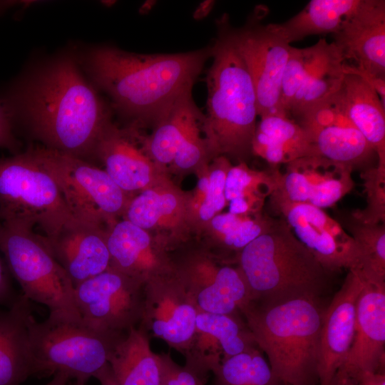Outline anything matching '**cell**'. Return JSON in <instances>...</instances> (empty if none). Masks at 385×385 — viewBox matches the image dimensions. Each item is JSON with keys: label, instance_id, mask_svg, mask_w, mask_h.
<instances>
[{"label": "cell", "instance_id": "obj_48", "mask_svg": "<svg viewBox=\"0 0 385 385\" xmlns=\"http://www.w3.org/2000/svg\"><path fill=\"white\" fill-rule=\"evenodd\" d=\"M151 1H148L147 4H145L142 8V10L145 9V12L149 11L153 6H149L148 5L150 4Z\"/></svg>", "mask_w": 385, "mask_h": 385}, {"label": "cell", "instance_id": "obj_18", "mask_svg": "<svg viewBox=\"0 0 385 385\" xmlns=\"http://www.w3.org/2000/svg\"><path fill=\"white\" fill-rule=\"evenodd\" d=\"M257 346L242 314L197 311L195 332L185 366L207 380L225 359Z\"/></svg>", "mask_w": 385, "mask_h": 385}, {"label": "cell", "instance_id": "obj_43", "mask_svg": "<svg viewBox=\"0 0 385 385\" xmlns=\"http://www.w3.org/2000/svg\"><path fill=\"white\" fill-rule=\"evenodd\" d=\"M214 1H204L200 4L198 7L195 9L193 14V18L195 19H201L205 17L210 11L212 10Z\"/></svg>", "mask_w": 385, "mask_h": 385}, {"label": "cell", "instance_id": "obj_46", "mask_svg": "<svg viewBox=\"0 0 385 385\" xmlns=\"http://www.w3.org/2000/svg\"><path fill=\"white\" fill-rule=\"evenodd\" d=\"M70 380L69 376L63 372H57L53 374V379L46 385H67Z\"/></svg>", "mask_w": 385, "mask_h": 385}, {"label": "cell", "instance_id": "obj_2", "mask_svg": "<svg viewBox=\"0 0 385 385\" xmlns=\"http://www.w3.org/2000/svg\"><path fill=\"white\" fill-rule=\"evenodd\" d=\"M211 47L171 54H140L111 46L91 49L84 65L95 83L133 126L155 125L192 86Z\"/></svg>", "mask_w": 385, "mask_h": 385}, {"label": "cell", "instance_id": "obj_4", "mask_svg": "<svg viewBox=\"0 0 385 385\" xmlns=\"http://www.w3.org/2000/svg\"><path fill=\"white\" fill-rule=\"evenodd\" d=\"M319 302L310 297L274 304L252 301L241 312L282 385H314L318 381L324 312Z\"/></svg>", "mask_w": 385, "mask_h": 385}, {"label": "cell", "instance_id": "obj_25", "mask_svg": "<svg viewBox=\"0 0 385 385\" xmlns=\"http://www.w3.org/2000/svg\"><path fill=\"white\" fill-rule=\"evenodd\" d=\"M342 107L351 122L385 163V106L376 91L359 76L345 73L337 91Z\"/></svg>", "mask_w": 385, "mask_h": 385}, {"label": "cell", "instance_id": "obj_23", "mask_svg": "<svg viewBox=\"0 0 385 385\" xmlns=\"http://www.w3.org/2000/svg\"><path fill=\"white\" fill-rule=\"evenodd\" d=\"M43 240L74 287L111 267L106 229L103 227L78 222L64 228L55 237Z\"/></svg>", "mask_w": 385, "mask_h": 385}, {"label": "cell", "instance_id": "obj_44", "mask_svg": "<svg viewBox=\"0 0 385 385\" xmlns=\"http://www.w3.org/2000/svg\"><path fill=\"white\" fill-rule=\"evenodd\" d=\"M0 123L13 124L11 113L4 101L0 100Z\"/></svg>", "mask_w": 385, "mask_h": 385}, {"label": "cell", "instance_id": "obj_6", "mask_svg": "<svg viewBox=\"0 0 385 385\" xmlns=\"http://www.w3.org/2000/svg\"><path fill=\"white\" fill-rule=\"evenodd\" d=\"M0 222L38 229L50 240L78 222L53 178L26 150L0 158Z\"/></svg>", "mask_w": 385, "mask_h": 385}, {"label": "cell", "instance_id": "obj_33", "mask_svg": "<svg viewBox=\"0 0 385 385\" xmlns=\"http://www.w3.org/2000/svg\"><path fill=\"white\" fill-rule=\"evenodd\" d=\"M258 346L230 356L212 371V385H282Z\"/></svg>", "mask_w": 385, "mask_h": 385}, {"label": "cell", "instance_id": "obj_5", "mask_svg": "<svg viewBox=\"0 0 385 385\" xmlns=\"http://www.w3.org/2000/svg\"><path fill=\"white\" fill-rule=\"evenodd\" d=\"M237 260L255 302L319 298L325 287L327 271L282 219L246 245Z\"/></svg>", "mask_w": 385, "mask_h": 385}, {"label": "cell", "instance_id": "obj_24", "mask_svg": "<svg viewBox=\"0 0 385 385\" xmlns=\"http://www.w3.org/2000/svg\"><path fill=\"white\" fill-rule=\"evenodd\" d=\"M31 302L19 294L7 310L0 309V385H20L35 375L29 321Z\"/></svg>", "mask_w": 385, "mask_h": 385}, {"label": "cell", "instance_id": "obj_20", "mask_svg": "<svg viewBox=\"0 0 385 385\" xmlns=\"http://www.w3.org/2000/svg\"><path fill=\"white\" fill-rule=\"evenodd\" d=\"M332 35L344 62L385 78V1L359 0Z\"/></svg>", "mask_w": 385, "mask_h": 385}, {"label": "cell", "instance_id": "obj_35", "mask_svg": "<svg viewBox=\"0 0 385 385\" xmlns=\"http://www.w3.org/2000/svg\"><path fill=\"white\" fill-rule=\"evenodd\" d=\"M324 38L314 45L299 48L291 47L280 86V108L288 116L293 100L308 76L323 61L332 48Z\"/></svg>", "mask_w": 385, "mask_h": 385}, {"label": "cell", "instance_id": "obj_41", "mask_svg": "<svg viewBox=\"0 0 385 385\" xmlns=\"http://www.w3.org/2000/svg\"><path fill=\"white\" fill-rule=\"evenodd\" d=\"M352 380L357 385H385V375L382 372L363 371Z\"/></svg>", "mask_w": 385, "mask_h": 385}, {"label": "cell", "instance_id": "obj_49", "mask_svg": "<svg viewBox=\"0 0 385 385\" xmlns=\"http://www.w3.org/2000/svg\"><path fill=\"white\" fill-rule=\"evenodd\" d=\"M86 382L81 380H75L72 385H85Z\"/></svg>", "mask_w": 385, "mask_h": 385}, {"label": "cell", "instance_id": "obj_40", "mask_svg": "<svg viewBox=\"0 0 385 385\" xmlns=\"http://www.w3.org/2000/svg\"><path fill=\"white\" fill-rule=\"evenodd\" d=\"M11 277L5 260L0 254V305L8 308L12 307L19 296L13 288Z\"/></svg>", "mask_w": 385, "mask_h": 385}, {"label": "cell", "instance_id": "obj_9", "mask_svg": "<svg viewBox=\"0 0 385 385\" xmlns=\"http://www.w3.org/2000/svg\"><path fill=\"white\" fill-rule=\"evenodd\" d=\"M26 150L53 178L76 220L106 229L123 215L130 197L105 170L40 145Z\"/></svg>", "mask_w": 385, "mask_h": 385}, {"label": "cell", "instance_id": "obj_45", "mask_svg": "<svg viewBox=\"0 0 385 385\" xmlns=\"http://www.w3.org/2000/svg\"><path fill=\"white\" fill-rule=\"evenodd\" d=\"M331 385H357L351 378L341 372H337Z\"/></svg>", "mask_w": 385, "mask_h": 385}, {"label": "cell", "instance_id": "obj_16", "mask_svg": "<svg viewBox=\"0 0 385 385\" xmlns=\"http://www.w3.org/2000/svg\"><path fill=\"white\" fill-rule=\"evenodd\" d=\"M363 272L364 283L356 301L353 342L337 371L351 379L363 371L380 372L384 361L385 279Z\"/></svg>", "mask_w": 385, "mask_h": 385}, {"label": "cell", "instance_id": "obj_17", "mask_svg": "<svg viewBox=\"0 0 385 385\" xmlns=\"http://www.w3.org/2000/svg\"><path fill=\"white\" fill-rule=\"evenodd\" d=\"M295 121L306 131L317 154L327 160L354 169L375 153L346 117L337 92Z\"/></svg>", "mask_w": 385, "mask_h": 385}, {"label": "cell", "instance_id": "obj_19", "mask_svg": "<svg viewBox=\"0 0 385 385\" xmlns=\"http://www.w3.org/2000/svg\"><path fill=\"white\" fill-rule=\"evenodd\" d=\"M364 283L361 269H352L324 310L319 337L318 381L331 385L353 342L356 305Z\"/></svg>", "mask_w": 385, "mask_h": 385}, {"label": "cell", "instance_id": "obj_13", "mask_svg": "<svg viewBox=\"0 0 385 385\" xmlns=\"http://www.w3.org/2000/svg\"><path fill=\"white\" fill-rule=\"evenodd\" d=\"M231 36L253 81L258 116L285 115L280 108V86L290 44L272 29L270 24L257 21L240 29H231Z\"/></svg>", "mask_w": 385, "mask_h": 385}, {"label": "cell", "instance_id": "obj_28", "mask_svg": "<svg viewBox=\"0 0 385 385\" xmlns=\"http://www.w3.org/2000/svg\"><path fill=\"white\" fill-rule=\"evenodd\" d=\"M150 339L135 327L115 344L108 364L118 385H160V356L152 351Z\"/></svg>", "mask_w": 385, "mask_h": 385}, {"label": "cell", "instance_id": "obj_30", "mask_svg": "<svg viewBox=\"0 0 385 385\" xmlns=\"http://www.w3.org/2000/svg\"><path fill=\"white\" fill-rule=\"evenodd\" d=\"M359 0H312L295 16L272 29L289 44L307 36L334 34Z\"/></svg>", "mask_w": 385, "mask_h": 385}, {"label": "cell", "instance_id": "obj_36", "mask_svg": "<svg viewBox=\"0 0 385 385\" xmlns=\"http://www.w3.org/2000/svg\"><path fill=\"white\" fill-rule=\"evenodd\" d=\"M348 227L361 254V269L385 279V224H364L351 217Z\"/></svg>", "mask_w": 385, "mask_h": 385}, {"label": "cell", "instance_id": "obj_22", "mask_svg": "<svg viewBox=\"0 0 385 385\" xmlns=\"http://www.w3.org/2000/svg\"><path fill=\"white\" fill-rule=\"evenodd\" d=\"M138 143L133 127L120 129L111 123L98 138L93 153L111 178L130 197L155 185L160 168Z\"/></svg>", "mask_w": 385, "mask_h": 385}, {"label": "cell", "instance_id": "obj_21", "mask_svg": "<svg viewBox=\"0 0 385 385\" xmlns=\"http://www.w3.org/2000/svg\"><path fill=\"white\" fill-rule=\"evenodd\" d=\"M111 267L143 284L173 271L166 244L126 220L106 228Z\"/></svg>", "mask_w": 385, "mask_h": 385}, {"label": "cell", "instance_id": "obj_29", "mask_svg": "<svg viewBox=\"0 0 385 385\" xmlns=\"http://www.w3.org/2000/svg\"><path fill=\"white\" fill-rule=\"evenodd\" d=\"M280 171L255 170L245 163L231 165L225 183V196L229 212L249 215L260 212L267 197L278 187Z\"/></svg>", "mask_w": 385, "mask_h": 385}, {"label": "cell", "instance_id": "obj_32", "mask_svg": "<svg viewBox=\"0 0 385 385\" xmlns=\"http://www.w3.org/2000/svg\"><path fill=\"white\" fill-rule=\"evenodd\" d=\"M332 44L326 58L308 76L293 100L288 117L294 120L335 94L342 86L344 61Z\"/></svg>", "mask_w": 385, "mask_h": 385}, {"label": "cell", "instance_id": "obj_15", "mask_svg": "<svg viewBox=\"0 0 385 385\" xmlns=\"http://www.w3.org/2000/svg\"><path fill=\"white\" fill-rule=\"evenodd\" d=\"M353 168L322 156H306L285 165L272 194L292 202L331 207L354 188Z\"/></svg>", "mask_w": 385, "mask_h": 385}, {"label": "cell", "instance_id": "obj_47", "mask_svg": "<svg viewBox=\"0 0 385 385\" xmlns=\"http://www.w3.org/2000/svg\"><path fill=\"white\" fill-rule=\"evenodd\" d=\"M14 4L15 1H0V11Z\"/></svg>", "mask_w": 385, "mask_h": 385}, {"label": "cell", "instance_id": "obj_10", "mask_svg": "<svg viewBox=\"0 0 385 385\" xmlns=\"http://www.w3.org/2000/svg\"><path fill=\"white\" fill-rule=\"evenodd\" d=\"M145 284L110 267L74 287L82 322L106 332L125 334L139 324Z\"/></svg>", "mask_w": 385, "mask_h": 385}, {"label": "cell", "instance_id": "obj_12", "mask_svg": "<svg viewBox=\"0 0 385 385\" xmlns=\"http://www.w3.org/2000/svg\"><path fill=\"white\" fill-rule=\"evenodd\" d=\"M270 200L294 235L327 272L361 268L362 257L357 244L323 209L308 203L292 202L274 194Z\"/></svg>", "mask_w": 385, "mask_h": 385}, {"label": "cell", "instance_id": "obj_39", "mask_svg": "<svg viewBox=\"0 0 385 385\" xmlns=\"http://www.w3.org/2000/svg\"><path fill=\"white\" fill-rule=\"evenodd\" d=\"M161 369L160 385H205L206 380L185 366H180L170 353L159 354Z\"/></svg>", "mask_w": 385, "mask_h": 385}, {"label": "cell", "instance_id": "obj_38", "mask_svg": "<svg viewBox=\"0 0 385 385\" xmlns=\"http://www.w3.org/2000/svg\"><path fill=\"white\" fill-rule=\"evenodd\" d=\"M232 165L225 156L218 157L209 172L208 187L202 197L195 207L199 219L209 222L220 213L227 205L225 196L226 174Z\"/></svg>", "mask_w": 385, "mask_h": 385}, {"label": "cell", "instance_id": "obj_1", "mask_svg": "<svg viewBox=\"0 0 385 385\" xmlns=\"http://www.w3.org/2000/svg\"><path fill=\"white\" fill-rule=\"evenodd\" d=\"M43 146L88 161L111 123L105 102L76 63L62 57L19 85L4 101Z\"/></svg>", "mask_w": 385, "mask_h": 385}, {"label": "cell", "instance_id": "obj_14", "mask_svg": "<svg viewBox=\"0 0 385 385\" xmlns=\"http://www.w3.org/2000/svg\"><path fill=\"white\" fill-rule=\"evenodd\" d=\"M197 309L174 272L148 281L139 327L185 355L192 341Z\"/></svg>", "mask_w": 385, "mask_h": 385}, {"label": "cell", "instance_id": "obj_27", "mask_svg": "<svg viewBox=\"0 0 385 385\" xmlns=\"http://www.w3.org/2000/svg\"><path fill=\"white\" fill-rule=\"evenodd\" d=\"M202 116L191 93L178 100L155 124L148 137L135 135L143 150L160 168L171 165L178 151L195 128L201 125Z\"/></svg>", "mask_w": 385, "mask_h": 385}, {"label": "cell", "instance_id": "obj_37", "mask_svg": "<svg viewBox=\"0 0 385 385\" xmlns=\"http://www.w3.org/2000/svg\"><path fill=\"white\" fill-rule=\"evenodd\" d=\"M363 180L366 206L351 215L355 220L368 225L385 222V163L365 170L361 174Z\"/></svg>", "mask_w": 385, "mask_h": 385}, {"label": "cell", "instance_id": "obj_7", "mask_svg": "<svg viewBox=\"0 0 385 385\" xmlns=\"http://www.w3.org/2000/svg\"><path fill=\"white\" fill-rule=\"evenodd\" d=\"M0 250L13 277L30 302L46 306L49 317L81 322L74 286L36 232L0 222Z\"/></svg>", "mask_w": 385, "mask_h": 385}, {"label": "cell", "instance_id": "obj_11", "mask_svg": "<svg viewBox=\"0 0 385 385\" xmlns=\"http://www.w3.org/2000/svg\"><path fill=\"white\" fill-rule=\"evenodd\" d=\"M207 250L195 251L182 260H172L173 272L197 311L241 314L252 297L239 267L222 265Z\"/></svg>", "mask_w": 385, "mask_h": 385}, {"label": "cell", "instance_id": "obj_42", "mask_svg": "<svg viewBox=\"0 0 385 385\" xmlns=\"http://www.w3.org/2000/svg\"><path fill=\"white\" fill-rule=\"evenodd\" d=\"M95 378L99 381L101 385H118L108 364L96 374Z\"/></svg>", "mask_w": 385, "mask_h": 385}, {"label": "cell", "instance_id": "obj_31", "mask_svg": "<svg viewBox=\"0 0 385 385\" xmlns=\"http://www.w3.org/2000/svg\"><path fill=\"white\" fill-rule=\"evenodd\" d=\"M185 210L178 192L169 187L155 185L130 197L123 215L124 220L149 232L175 226Z\"/></svg>", "mask_w": 385, "mask_h": 385}, {"label": "cell", "instance_id": "obj_3", "mask_svg": "<svg viewBox=\"0 0 385 385\" xmlns=\"http://www.w3.org/2000/svg\"><path fill=\"white\" fill-rule=\"evenodd\" d=\"M211 46L212 63L207 76V113L201 125L211 155L244 158L252 153L257 101L253 81L231 36L227 19Z\"/></svg>", "mask_w": 385, "mask_h": 385}, {"label": "cell", "instance_id": "obj_8", "mask_svg": "<svg viewBox=\"0 0 385 385\" xmlns=\"http://www.w3.org/2000/svg\"><path fill=\"white\" fill-rule=\"evenodd\" d=\"M35 375L66 373L71 379L86 382L108 364L115 344L125 334L106 332L81 322L48 317L29 321Z\"/></svg>", "mask_w": 385, "mask_h": 385}, {"label": "cell", "instance_id": "obj_26", "mask_svg": "<svg viewBox=\"0 0 385 385\" xmlns=\"http://www.w3.org/2000/svg\"><path fill=\"white\" fill-rule=\"evenodd\" d=\"M252 153L273 168L306 156H319L304 128L289 117L279 114L260 118Z\"/></svg>", "mask_w": 385, "mask_h": 385}, {"label": "cell", "instance_id": "obj_34", "mask_svg": "<svg viewBox=\"0 0 385 385\" xmlns=\"http://www.w3.org/2000/svg\"><path fill=\"white\" fill-rule=\"evenodd\" d=\"M216 245L224 252L239 253L246 245L267 231L274 220L261 212L235 215L219 213L210 221Z\"/></svg>", "mask_w": 385, "mask_h": 385}]
</instances>
